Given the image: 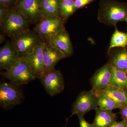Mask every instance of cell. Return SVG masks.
Masks as SVG:
<instances>
[{
  "mask_svg": "<svg viewBox=\"0 0 127 127\" xmlns=\"http://www.w3.org/2000/svg\"><path fill=\"white\" fill-rule=\"evenodd\" d=\"M97 19L100 23L115 27L119 22L127 23V2L115 0H100Z\"/></svg>",
  "mask_w": 127,
  "mask_h": 127,
  "instance_id": "obj_1",
  "label": "cell"
},
{
  "mask_svg": "<svg viewBox=\"0 0 127 127\" xmlns=\"http://www.w3.org/2000/svg\"><path fill=\"white\" fill-rule=\"evenodd\" d=\"M30 23L17 7L10 8L0 23L3 31L12 38L30 30Z\"/></svg>",
  "mask_w": 127,
  "mask_h": 127,
  "instance_id": "obj_2",
  "label": "cell"
},
{
  "mask_svg": "<svg viewBox=\"0 0 127 127\" xmlns=\"http://www.w3.org/2000/svg\"><path fill=\"white\" fill-rule=\"evenodd\" d=\"M64 22L60 15L44 17L37 23L35 30L42 41L49 43L57 34L65 30Z\"/></svg>",
  "mask_w": 127,
  "mask_h": 127,
  "instance_id": "obj_3",
  "label": "cell"
},
{
  "mask_svg": "<svg viewBox=\"0 0 127 127\" xmlns=\"http://www.w3.org/2000/svg\"><path fill=\"white\" fill-rule=\"evenodd\" d=\"M2 76L10 82L18 86L27 84L36 78L31 68L23 58H20Z\"/></svg>",
  "mask_w": 127,
  "mask_h": 127,
  "instance_id": "obj_4",
  "label": "cell"
},
{
  "mask_svg": "<svg viewBox=\"0 0 127 127\" xmlns=\"http://www.w3.org/2000/svg\"><path fill=\"white\" fill-rule=\"evenodd\" d=\"M20 86L11 82L0 83V105L2 108L10 109L22 102L24 96Z\"/></svg>",
  "mask_w": 127,
  "mask_h": 127,
  "instance_id": "obj_5",
  "label": "cell"
},
{
  "mask_svg": "<svg viewBox=\"0 0 127 127\" xmlns=\"http://www.w3.org/2000/svg\"><path fill=\"white\" fill-rule=\"evenodd\" d=\"M11 39V42L17 49L20 58L31 53L43 41L36 32L30 30Z\"/></svg>",
  "mask_w": 127,
  "mask_h": 127,
  "instance_id": "obj_6",
  "label": "cell"
},
{
  "mask_svg": "<svg viewBox=\"0 0 127 127\" xmlns=\"http://www.w3.org/2000/svg\"><path fill=\"white\" fill-rule=\"evenodd\" d=\"M98 107V97L92 91H83L78 94L76 101L72 104L70 117L78 114L84 116Z\"/></svg>",
  "mask_w": 127,
  "mask_h": 127,
  "instance_id": "obj_7",
  "label": "cell"
},
{
  "mask_svg": "<svg viewBox=\"0 0 127 127\" xmlns=\"http://www.w3.org/2000/svg\"><path fill=\"white\" fill-rule=\"evenodd\" d=\"M39 79L46 92L52 96L61 93L64 88V81L61 72L54 69L45 71Z\"/></svg>",
  "mask_w": 127,
  "mask_h": 127,
  "instance_id": "obj_8",
  "label": "cell"
},
{
  "mask_svg": "<svg viewBox=\"0 0 127 127\" xmlns=\"http://www.w3.org/2000/svg\"><path fill=\"white\" fill-rule=\"evenodd\" d=\"M15 5L30 23H38L42 17L41 0H17Z\"/></svg>",
  "mask_w": 127,
  "mask_h": 127,
  "instance_id": "obj_9",
  "label": "cell"
},
{
  "mask_svg": "<svg viewBox=\"0 0 127 127\" xmlns=\"http://www.w3.org/2000/svg\"><path fill=\"white\" fill-rule=\"evenodd\" d=\"M112 75V66L109 62L96 71L91 77V91L96 93L106 88L110 85Z\"/></svg>",
  "mask_w": 127,
  "mask_h": 127,
  "instance_id": "obj_10",
  "label": "cell"
},
{
  "mask_svg": "<svg viewBox=\"0 0 127 127\" xmlns=\"http://www.w3.org/2000/svg\"><path fill=\"white\" fill-rule=\"evenodd\" d=\"M44 42H42L32 52L22 58L28 64L36 77L38 79L45 72L43 57Z\"/></svg>",
  "mask_w": 127,
  "mask_h": 127,
  "instance_id": "obj_11",
  "label": "cell"
},
{
  "mask_svg": "<svg viewBox=\"0 0 127 127\" xmlns=\"http://www.w3.org/2000/svg\"><path fill=\"white\" fill-rule=\"evenodd\" d=\"M16 48L11 41L7 42L0 49V67L2 69L9 70L20 58Z\"/></svg>",
  "mask_w": 127,
  "mask_h": 127,
  "instance_id": "obj_12",
  "label": "cell"
},
{
  "mask_svg": "<svg viewBox=\"0 0 127 127\" xmlns=\"http://www.w3.org/2000/svg\"><path fill=\"white\" fill-rule=\"evenodd\" d=\"M43 57L44 70L46 71L55 69L58 62L66 57L63 53L51 43L45 42Z\"/></svg>",
  "mask_w": 127,
  "mask_h": 127,
  "instance_id": "obj_13",
  "label": "cell"
},
{
  "mask_svg": "<svg viewBox=\"0 0 127 127\" xmlns=\"http://www.w3.org/2000/svg\"><path fill=\"white\" fill-rule=\"evenodd\" d=\"M49 43L63 53L66 58L70 57L73 53L72 43L65 30L57 34Z\"/></svg>",
  "mask_w": 127,
  "mask_h": 127,
  "instance_id": "obj_14",
  "label": "cell"
},
{
  "mask_svg": "<svg viewBox=\"0 0 127 127\" xmlns=\"http://www.w3.org/2000/svg\"><path fill=\"white\" fill-rule=\"evenodd\" d=\"M109 62L120 70L127 71V47L115 48L108 51Z\"/></svg>",
  "mask_w": 127,
  "mask_h": 127,
  "instance_id": "obj_15",
  "label": "cell"
},
{
  "mask_svg": "<svg viewBox=\"0 0 127 127\" xmlns=\"http://www.w3.org/2000/svg\"><path fill=\"white\" fill-rule=\"evenodd\" d=\"M95 94L104 95L111 98L118 105L119 109L127 105V97L124 90L114 86L109 85L103 91Z\"/></svg>",
  "mask_w": 127,
  "mask_h": 127,
  "instance_id": "obj_16",
  "label": "cell"
},
{
  "mask_svg": "<svg viewBox=\"0 0 127 127\" xmlns=\"http://www.w3.org/2000/svg\"><path fill=\"white\" fill-rule=\"evenodd\" d=\"M95 127H109L117 121V116L111 110H103L98 107L95 110Z\"/></svg>",
  "mask_w": 127,
  "mask_h": 127,
  "instance_id": "obj_17",
  "label": "cell"
},
{
  "mask_svg": "<svg viewBox=\"0 0 127 127\" xmlns=\"http://www.w3.org/2000/svg\"><path fill=\"white\" fill-rule=\"evenodd\" d=\"M41 4L42 17L60 15V0H41Z\"/></svg>",
  "mask_w": 127,
  "mask_h": 127,
  "instance_id": "obj_18",
  "label": "cell"
},
{
  "mask_svg": "<svg viewBox=\"0 0 127 127\" xmlns=\"http://www.w3.org/2000/svg\"><path fill=\"white\" fill-rule=\"evenodd\" d=\"M112 75L110 85L114 86L123 90L127 89V73L118 70L112 65Z\"/></svg>",
  "mask_w": 127,
  "mask_h": 127,
  "instance_id": "obj_19",
  "label": "cell"
},
{
  "mask_svg": "<svg viewBox=\"0 0 127 127\" xmlns=\"http://www.w3.org/2000/svg\"><path fill=\"white\" fill-rule=\"evenodd\" d=\"M127 47V32L119 31L116 27L115 31L111 37L108 51L115 48Z\"/></svg>",
  "mask_w": 127,
  "mask_h": 127,
  "instance_id": "obj_20",
  "label": "cell"
},
{
  "mask_svg": "<svg viewBox=\"0 0 127 127\" xmlns=\"http://www.w3.org/2000/svg\"><path fill=\"white\" fill-rule=\"evenodd\" d=\"M77 10L74 0H60V15L65 22Z\"/></svg>",
  "mask_w": 127,
  "mask_h": 127,
  "instance_id": "obj_21",
  "label": "cell"
},
{
  "mask_svg": "<svg viewBox=\"0 0 127 127\" xmlns=\"http://www.w3.org/2000/svg\"><path fill=\"white\" fill-rule=\"evenodd\" d=\"M98 97V107L103 110H111L119 108L117 104L111 98L102 95H96Z\"/></svg>",
  "mask_w": 127,
  "mask_h": 127,
  "instance_id": "obj_22",
  "label": "cell"
},
{
  "mask_svg": "<svg viewBox=\"0 0 127 127\" xmlns=\"http://www.w3.org/2000/svg\"><path fill=\"white\" fill-rule=\"evenodd\" d=\"M92 0H74L75 7L77 9H81L93 2Z\"/></svg>",
  "mask_w": 127,
  "mask_h": 127,
  "instance_id": "obj_23",
  "label": "cell"
},
{
  "mask_svg": "<svg viewBox=\"0 0 127 127\" xmlns=\"http://www.w3.org/2000/svg\"><path fill=\"white\" fill-rule=\"evenodd\" d=\"M77 115L79 120L80 127H95L93 124L89 123L85 120L83 115L80 114Z\"/></svg>",
  "mask_w": 127,
  "mask_h": 127,
  "instance_id": "obj_24",
  "label": "cell"
},
{
  "mask_svg": "<svg viewBox=\"0 0 127 127\" xmlns=\"http://www.w3.org/2000/svg\"><path fill=\"white\" fill-rule=\"evenodd\" d=\"M17 0H0V5L10 8L13 5L16 4Z\"/></svg>",
  "mask_w": 127,
  "mask_h": 127,
  "instance_id": "obj_25",
  "label": "cell"
},
{
  "mask_svg": "<svg viewBox=\"0 0 127 127\" xmlns=\"http://www.w3.org/2000/svg\"><path fill=\"white\" fill-rule=\"evenodd\" d=\"M9 9L10 8L1 5L0 6V23L2 22Z\"/></svg>",
  "mask_w": 127,
  "mask_h": 127,
  "instance_id": "obj_26",
  "label": "cell"
},
{
  "mask_svg": "<svg viewBox=\"0 0 127 127\" xmlns=\"http://www.w3.org/2000/svg\"><path fill=\"white\" fill-rule=\"evenodd\" d=\"M120 113L122 120L127 123V105L120 109Z\"/></svg>",
  "mask_w": 127,
  "mask_h": 127,
  "instance_id": "obj_27",
  "label": "cell"
},
{
  "mask_svg": "<svg viewBox=\"0 0 127 127\" xmlns=\"http://www.w3.org/2000/svg\"><path fill=\"white\" fill-rule=\"evenodd\" d=\"M109 127H127V123L122 120L120 122L116 121Z\"/></svg>",
  "mask_w": 127,
  "mask_h": 127,
  "instance_id": "obj_28",
  "label": "cell"
},
{
  "mask_svg": "<svg viewBox=\"0 0 127 127\" xmlns=\"http://www.w3.org/2000/svg\"><path fill=\"white\" fill-rule=\"evenodd\" d=\"M0 43H2L3 41L4 40V36H3L2 35H1V34H0Z\"/></svg>",
  "mask_w": 127,
  "mask_h": 127,
  "instance_id": "obj_29",
  "label": "cell"
},
{
  "mask_svg": "<svg viewBox=\"0 0 127 127\" xmlns=\"http://www.w3.org/2000/svg\"><path fill=\"white\" fill-rule=\"evenodd\" d=\"M124 91H125V94H126V97H127V89H125V90H124Z\"/></svg>",
  "mask_w": 127,
  "mask_h": 127,
  "instance_id": "obj_30",
  "label": "cell"
},
{
  "mask_svg": "<svg viewBox=\"0 0 127 127\" xmlns=\"http://www.w3.org/2000/svg\"><path fill=\"white\" fill-rule=\"evenodd\" d=\"M126 30H127V28H126Z\"/></svg>",
  "mask_w": 127,
  "mask_h": 127,
  "instance_id": "obj_31",
  "label": "cell"
},
{
  "mask_svg": "<svg viewBox=\"0 0 127 127\" xmlns=\"http://www.w3.org/2000/svg\"><path fill=\"white\" fill-rule=\"evenodd\" d=\"M93 0V1H94L95 0Z\"/></svg>",
  "mask_w": 127,
  "mask_h": 127,
  "instance_id": "obj_32",
  "label": "cell"
},
{
  "mask_svg": "<svg viewBox=\"0 0 127 127\" xmlns=\"http://www.w3.org/2000/svg\"><path fill=\"white\" fill-rule=\"evenodd\" d=\"M126 73H127V72H126Z\"/></svg>",
  "mask_w": 127,
  "mask_h": 127,
  "instance_id": "obj_33",
  "label": "cell"
}]
</instances>
